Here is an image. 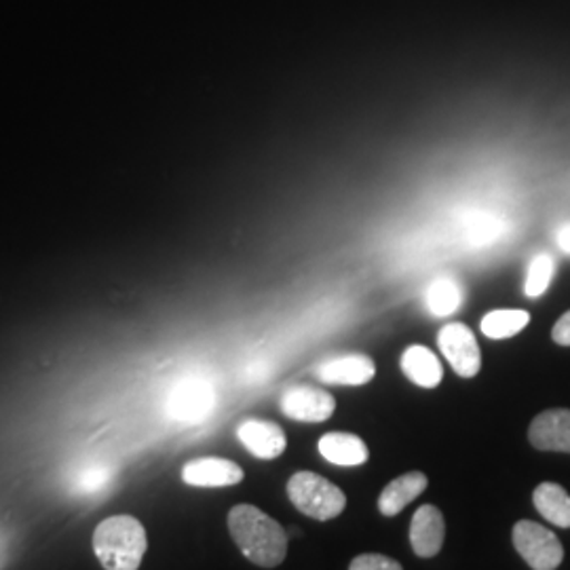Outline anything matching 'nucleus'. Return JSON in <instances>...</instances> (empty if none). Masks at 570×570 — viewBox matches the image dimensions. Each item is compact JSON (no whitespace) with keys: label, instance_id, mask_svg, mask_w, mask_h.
<instances>
[{"label":"nucleus","instance_id":"16","mask_svg":"<svg viewBox=\"0 0 570 570\" xmlns=\"http://www.w3.org/2000/svg\"><path fill=\"white\" fill-rule=\"evenodd\" d=\"M465 301V289L454 277H438L425 289V306L433 317H450Z\"/></svg>","mask_w":570,"mask_h":570},{"label":"nucleus","instance_id":"11","mask_svg":"<svg viewBox=\"0 0 570 570\" xmlns=\"http://www.w3.org/2000/svg\"><path fill=\"white\" fill-rule=\"evenodd\" d=\"M446 524L444 515L435 505H423L410 522V546L416 556L433 558L444 546Z\"/></svg>","mask_w":570,"mask_h":570},{"label":"nucleus","instance_id":"4","mask_svg":"<svg viewBox=\"0 0 570 570\" xmlns=\"http://www.w3.org/2000/svg\"><path fill=\"white\" fill-rule=\"evenodd\" d=\"M513 548L532 570H556L564 560V548L560 539L543 524L520 520L513 532Z\"/></svg>","mask_w":570,"mask_h":570},{"label":"nucleus","instance_id":"5","mask_svg":"<svg viewBox=\"0 0 570 570\" xmlns=\"http://www.w3.org/2000/svg\"><path fill=\"white\" fill-rule=\"evenodd\" d=\"M438 346L459 376L463 379L478 376L482 367V353L471 327L461 322L446 324L438 334Z\"/></svg>","mask_w":570,"mask_h":570},{"label":"nucleus","instance_id":"7","mask_svg":"<svg viewBox=\"0 0 570 570\" xmlns=\"http://www.w3.org/2000/svg\"><path fill=\"white\" fill-rule=\"evenodd\" d=\"M315 376L326 385H345V387H362L376 376V364L364 353H346L322 362Z\"/></svg>","mask_w":570,"mask_h":570},{"label":"nucleus","instance_id":"13","mask_svg":"<svg viewBox=\"0 0 570 570\" xmlns=\"http://www.w3.org/2000/svg\"><path fill=\"white\" fill-rule=\"evenodd\" d=\"M320 452L327 463L338 468H360L370 456L366 442L353 433L332 431L320 440Z\"/></svg>","mask_w":570,"mask_h":570},{"label":"nucleus","instance_id":"20","mask_svg":"<svg viewBox=\"0 0 570 570\" xmlns=\"http://www.w3.org/2000/svg\"><path fill=\"white\" fill-rule=\"evenodd\" d=\"M553 343L560 346H570V311H567L551 330Z\"/></svg>","mask_w":570,"mask_h":570},{"label":"nucleus","instance_id":"19","mask_svg":"<svg viewBox=\"0 0 570 570\" xmlns=\"http://www.w3.org/2000/svg\"><path fill=\"white\" fill-rule=\"evenodd\" d=\"M348 570H404L402 564L383 553H362L357 556Z\"/></svg>","mask_w":570,"mask_h":570},{"label":"nucleus","instance_id":"3","mask_svg":"<svg viewBox=\"0 0 570 570\" xmlns=\"http://www.w3.org/2000/svg\"><path fill=\"white\" fill-rule=\"evenodd\" d=\"M287 497L296 510L320 522L334 520L346 508L345 492L313 471L294 473L287 482Z\"/></svg>","mask_w":570,"mask_h":570},{"label":"nucleus","instance_id":"8","mask_svg":"<svg viewBox=\"0 0 570 570\" xmlns=\"http://www.w3.org/2000/svg\"><path fill=\"white\" fill-rule=\"evenodd\" d=\"M183 480L195 489H225L244 480V469L226 459L205 456L188 461L184 465Z\"/></svg>","mask_w":570,"mask_h":570},{"label":"nucleus","instance_id":"9","mask_svg":"<svg viewBox=\"0 0 570 570\" xmlns=\"http://www.w3.org/2000/svg\"><path fill=\"white\" fill-rule=\"evenodd\" d=\"M529 440L537 450L570 454V410L553 407L537 414L530 423Z\"/></svg>","mask_w":570,"mask_h":570},{"label":"nucleus","instance_id":"2","mask_svg":"<svg viewBox=\"0 0 570 570\" xmlns=\"http://www.w3.org/2000/svg\"><path fill=\"white\" fill-rule=\"evenodd\" d=\"M148 548L146 530L134 515H112L94 532V551L106 570H138Z\"/></svg>","mask_w":570,"mask_h":570},{"label":"nucleus","instance_id":"6","mask_svg":"<svg viewBox=\"0 0 570 570\" xmlns=\"http://www.w3.org/2000/svg\"><path fill=\"white\" fill-rule=\"evenodd\" d=\"M336 410V400L324 389L296 385L282 395V412L298 423H324Z\"/></svg>","mask_w":570,"mask_h":570},{"label":"nucleus","instance_id":"17","mask_svg":"<svg viewBox=\"0 0 570 570\" xmlns=\"http://www.w3.org/2000/svg\"><path fill=\"white\" fill-rule=\"evenodd\" d=\"M530 324L529 311L522 308H497L482 317L480 330L492 341H503L520 334Z\"/></svg>","mask_w":570,"mask_h":570},{"label":"nucleus","instance_id":"18","mask_svg":"<svg viewBox=\"0 0 570 570\" xmlns=\"http://www.w3.org/2000/svg\"><path fill=\"white\" fill-rule=\"evenodd\" d=\"M556 275V261L550 252L532 254L524 277V294L529 298H539L550 289L551 279Z\"/></svg>","mask_w":570,"mask_h":570},{"label":"nucleus","instance_id":"10","mask_svg":"<svg viewBox=\"0 0 570 570\" xmlns=\"http://www.w3.org/2000/svg\"><path fill=\"white\" fill-rule=\"evenodd\" d=\"M237 438L244 444L247 452H252L256 459L273 461L282 456L287 446L285 431L277 423L261 421V419H245L237 428Z\"/></svg>","mask_w":570,"mask_h":570},{"label":"nucleus","instance_id":"12","mask_svg":"<svg viewBox=\"0 0 570 570\" xmlns=\"http://www.w3.org/2000/svg\"><path fill=\"white\" fill-rule=\"evenodd\" d=\"M429 478L423 471H410L400 478H395L393 482H389L387 487L379 497V510L383 515L393 518L400 511L406 510L407 505L421 497L428 489Z\"/></svg>","mask_w":570,"mask_h":570},{"label":"nucleus","instance_id":"15","mask_svg":"<svg viewBox=\"0 0 570 570\" xmlns=\"http://www.w3.org/2000/svg\"><path fill=\"white\" fill-rule=\"evenodd\" d=\"M532 503L553 527L570 529V494L560 484H539L532 492Z\"/></svg>","mask_w":570,"mask_h":570},{"label":"nucleus","instance_id":"21","mask_svg":"<svg viewBox=\"0 0 570 570\" xmlns=\"http://www.w3.org/2000/svg\"><path fill=\"white\" fill-rule=\"evenodd\" d=\"M556 245H558V249L564 254V256H570V220H564L562 225L556 228Z\"/></svg>","mask_w":570,"mask_h":570},{"label":"nucleus","instance_id":"14","mask_svg":"<svg viewBox=\"0 0 570 570\" xmlns=\"http://www.w3.org/2000/svg\"><path fill=\"white\" fill-rule=\"evenodd\" d=\"M402 372L407 379L423 389H435L444 379V367L438 355L423 345L407 346L402 353Z\"/></svg>","mask_w":570,"mask_h":570},{"label":"nucleus","instance_id":"1","mask_svg":"<svg viewBox=\"0 0 570 570\" xmlns=\"http://www.w3.org/2000/svg\"><path fill=\"white\" fill-rule=\"evenodd\" d=\"M228 530L235 546L249 562L263 569H275L287 553L284 527L254 505H237L228 513Z\"/></svg>","mask_w":570,"mask_h":570},{"label":"nucleus","instance_id":"22","mask_svg":"<svg viewBox=\"0 0 570 570\" xmlns=\"http://www.w3.org/2000/svg\"><path fill=\"white\" fill-rule=\"evenodd\" d=\"M4 556H7V553H4V539H2V537H0V564H2V560H4Z\"/></svg>","mask_w":570,"mask_h":570}]
</instances>
